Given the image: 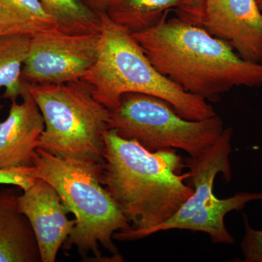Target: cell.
I'll return each mask as SVG.
<instances>
[{"label":"cell","instance_id":"cell-1","mask_svg":"<svg viewBox=\"0 0 262 262\" xmlns=\"http://www.w3.org/2000/svg\"><path fill=\"white\" fill-rule=\"evenodd\" d=\"M103 158L101 184L131 227L116 232V241L144 238L171 219L194 192L185 183L190 173H182L185 161L177 149L150 151L108 129L103 134Z\"/></svg>","mask_w":262,"mask_h":262},{"label":"cell","instance_id":"cell-2","mask_svg":"<svg viewBox=\"0 0 262 262\" xmlns=\"http://www.w3.org/2000/svg\"><path fill=\"white\" fill-rule=\"evenodd\" d=\"M167 16L133 36L157 70L186 92L215 102L234 88L262 84L261 63L246 61L201 26Z\"/></svg>","mask_w":262,"mask_h":262},{"label":"cell","instance_id":"cell-3","mask_svg":"<svg viewBox=\"0 0 262 262\" xmlns=\"http://www.w3.org/2000/svg\"><path fill=\"white\" fill-rule=\"evenodd\" d=\"M35 176L49 183L61 196L75 225L62 246H75L83 259L114 262L103 256L102 247L116 262L123 261L114 244L116 232L131 228L130 223L101 183L102 163L95 164L61 158L38 148L34 157Z\"/></svg>","mask_w":262,"mask_h":262},{"label":"cell","instance_id":"cell-4","mask_svg":"<svg viewBox=\"0 0 262 262\" xmlns=\"http://www.w3.org/2000/svg\"><path fill=\"white\" fill-rule=\"evenodd\" d=\"M99 47L96 63L84 77L95 98L110 111L122 95L139 93L162 98L184 118L202 120L216 113L204 98L186 92L157 70L132 33L100 13Z\"/></svg>","mask_w":262,"mask_h":262},{"label":"cell","instance_id":"cell-5","mask_svg":"<svg viewBox=\"0 0 262 262\" xmlns=\"http://www.w3.org/2000/svg\"><path fill=\"white\" fill-rule=\"evenodd\" d=\"M29 90L44 119L39 149L61 158L102 163L110 110L95 98L91 84L83 78L29 84Z\"/></svg>","mask_w":262,"mask_h":262},{"label":"cell","instance_id":"cell-6","mask_svg":"<svg viewBox=\"0 0 262 262\" xmlns=\"http://www.w3.org/2000/svg\"><path fill=\"white\" fill-rule=\"evenodd\" d=\"M108 129L123 139L137 141L150 151L182 149L196 158L219 139L225 127L217 115L205 120H187L162 98L127 93L118 107L110 111Z\"/></svg>","mask_w":262,"mask_h":262},{"label":"cell","instance_id":"cell-7","mask_svg":"<svg viewBox=\"0 0 262 262\" xmlns=\"http://www.w3.org/2000/svg\"><path fill=\"white\" fill-rule=\"evenodd\" d=\"M232 127L224 129L219 139L203 154L184 160L194 192L171 219L151 229L146 237L172 229L202 232L211 237L225 232V215L238 209L239 201L235 196L219 199L213 193V186L218 174H222L226 182L232 179L229 158L232 152Z\"/></svg>","mask_w":262,"mask_h":262},{"label":"cell","instance_id":"cell-8","mask_svg":"<svg viewBox=\"0 0 262 262\" xmlns=\"http://www.w3.org/2000/svg\"><path fill=\"white\" fill-rule=\"evenodd\" d=\"M99 38V33L73 34L58 29L34 34L22 70V81L32 85L83 79L97 59Z\"/></svg>","mask_w":262,"mask_h":262},{"label":"cell","instance_id":"cell-9","mask_svg":"<svg viewBox=\"0 0 262 262\" xmlns=\"http://www.w3.org/2000/svg\"><path fill=\"white\" fill-rule=\"evenodd\" d=\"M200 26L246 61L261 63L262 12L256 0H206Z\"/></svg>","mask_w":262,"mask_h":262},{"label":"cell","instance_id":"cell-10","mask_svg":"<svg viewBox=\"0 0 262 262\" xmlns=\"http://www.w3.org/2000/svg\"><path fill=\"white\" fill-rule=\"evenodd\" d=\"M20 211L28 219L37 239L41 262L56 261L57 255L72 232L75 220L55 188L42 179L23 191L18 198Z\"/></svg>","mask_w":262,"mask_h":262},{"label":"cell","instance_id":"cell-11","mask_svg":"<svg viewBox=\"0 0 262 262\" xmlns=\"http://www.w3.org/2000/svg\"><path fill=\"white\" fill-rule=\"evenodd\" d=\"M20 97L22 102L11 101L8 117L0 121V169L34 166L44 119L26 82Z\"/></svg>","mask_w":262,"mask_h":262},{"label":"cell","instance_id":"cell-12","mask_svg":"<svg viewBox=\"0 0 262 262\" xmlns=\"http://www.w3.org/2000/svg\"><path fill=\"white\" fill-rule=\"evenodd\" d=\"M21 189L0 188V262H39L35 234L28 219L20 211Z\"/></svg>","mask_w":262,"mask_h":262},{"label":"cell","instance_id":"cell-13","mask_svg":"<svg viewBox=\"0 0 262 262\" xmlns=\"http://www.w3.org/2000/svg\"><path fill=\"white\" fill-rule=\"evenodd\" d=\"M58 29L40 0H0V36L37 33Z\"/></svg>","mask_w":262,"mask_h":262},{"label":"cell","instance_id":"cell-14","mask_svg":"<svg viewBox=\"0 0 262 262\" xmlns=\"http://www.w3.org/2000/svg\"><path fill=\"white\" fill-rule=\"evenodd\" d=\"M183 0H110L108 18L132 34L153 27L168 10L177 9Z\"/></svg>","mask_w":262,"mask_h":262},{"label":"cell","instance_id":"cell-15","mask_svg":"<svg viewBox=\"0 0 262 262\" xmlns=\"http://www.w3.org/2000/svg\"><path fill=\"white\" fill-rule=\"evenodd\" d=\"M31 36L10 34L0 36V88L3 98L17 101L24 89L22 70L30 48Z\"/></svg>","mask_w":262,"mask_h":262},{"label":"cell","instance_id":"cell-16","mask_svg":"<svg viewBox=\"0 0 262 262\" xmlns=\"http://www.w3.org/2000/svg\"><path fill=\"white\" fill-rule=\"evenodd\" d=\"M43 7L62 32L73 34H98L100 15L80 0H40Z\"/></svg>","mask_w":262,"mask_h":262},{"label":"cell","instance_id":"cell-17","mask_svg":"<svg viewBox=\"0 0 262 262\" xmlns=\"http://www.w3.org/2000/svg\"><path fill=\"white\" fill-rule=\"evenodd\" d=\"M244 235L241 249L245 262H262V230L253 229L249 223L248 215L243 214Z\"/></svg>","mask_w":262,"mask_h":262},{"label":"cell","instance_id":"cell-18","mask_svg":"<svg viewBox=\"0 0 262 262\" xmlns=\"http://www.w3.org/2000/svg\"><path fill=\"white\" fill-rule=\"evenodd\" d=\"M35 171V166L0 169V185L15 186L27 190L38 180Z\"/></svg>","mask_w":262,"mask_h":262},{"label":"cell","instance_id":"cell-19","mask_svg":"<svg viewBox=\"0 0 262 262\" xmlns=\"http://www.w3.org/2000/svg\"><path fill=\"white\" fill-rule=\"evenodd\" d=\"M206 2V0H183L175 10L177 16L193 24L201 25Z\"/></svg>","mask_w":262,"mask_h":262},{"label":"cell","instance_id":"cell-20","mask_svg":"<svg viewBox=\"0 0 262 262\" xmlns=\"http://www.w3.org/2000/svg\"><path fill=\"white\" fill-rule=\"evenodd\" d=\"M87 8L96 14L105 13L110 0H80Z\"/></svg>","mask_w":262,"mask_h":262},{"label":"cell","instance_id":"cell-21","mask_svg":"<svg viewBox=\"0 0 262 262\" xmlns=\"http://www.w3.org/2000/svg\"><path fill=\"white\" fill-rule=\"evenodd\" d=\"M257 1V5L258 8H259L260 10L262 12V0H256ZM262 64V61H261Z\"/></svg>","mask_w":262,"mask_h":262},{"label":"cell","instance_id":"cell-22","mask_svg":"<svg viewBox=\"0 0 262 262\" xmlns=\"http://www.w3.org/2000/svg\"><path fill=\"white\" fill-rule=\"evenodd\" d=\"M3 107H4V106H3V104H0V112L2 111V110H3ZM0 121H1V120H0Z\"/></svg>","mask_w":262,"mask_h":262}]
</instances>
